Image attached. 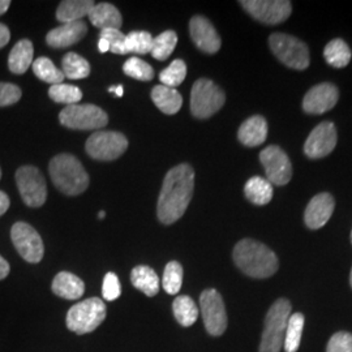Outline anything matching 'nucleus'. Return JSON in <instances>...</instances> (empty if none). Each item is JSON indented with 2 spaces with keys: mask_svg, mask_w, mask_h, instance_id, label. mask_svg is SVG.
Masks as SVG:
<instances>
[{
  "mask_svg": "<svg viewBox=\"0 0 352 352\" xmlns=\"http://www.w3.org/2000/svg\"><path fill=\"white\" fill-rule=\"evenodd\" d=\"M225 91L209 78L197 80L190 91V113L197 119H208L225 104Z\"/></svg>",
  "mask_w": 352,
  "mask_h": 352,
  "instance_id": "nucleus-6",
  "label": "nucleus"
},
{
  "mask_svg": "<svg viewBox=\"0 0 352 352\" xmlns=\"http://www.w3.org/2000/svg\"><path fill=\"white\" fill-rule=\"evenodd\" d=\"M63 74L71 80H82L90 75V64L76 52L65 54L62 62Z\"/></svg>",
  "mask_w": 352,
  "mask_h": 352,
  "instance_id": "nucleus-31",
  "label": "nucleus"
},
{
  "mask_svg": "<svg viewBox=\"0 0 352 352\" xmlns=\"http://www.w3.org/2000/svg\"><path fill=\"white\" fill-rule=\"evenodd\" d=\"M49 96L51 100L56 103H64L67 106H71V104H77L81 101L82 91L75 85L58 84V85H51V88L49 89Z\"/></svg>",
  "mask_w": 352,
  "mask_h": 352,
  "instance_id": "nucleus-34",
  "label": "nucleus"
},
{
  "mask_svg": "<svg viewBox=\"0 0 352 352\" xmlns=\"http://www.w3.org/2000/svg\"><path fill=\"white\" fill-rule=\"evenodd\" d=\"M334 206H336V202L331 195H329L327 192L316 195L305 209V213H304L305 225L311 230H318L325 226L334 212Z\"/></svg>",
  "mask_w": 352,
  "mask_h": 352,
  "instance_id": "nucleus-18",
  "label": "nucleus"
},
{
  "mask_svg": "<svg viewBox=\"0 0 352 352\" xmlns=\"http://www.w3.org/2000/svg\"><path fill=\"white\" fill-rule=\"evenodd\" d=\"M269 46L278 59L292 69L302 71L309 65L308 46L296 37L274 33L269 38Z\"/></svg>",
  "mask_w": 352,
  "mask_h": 352,
  "instance_id": "nucleus-7",
  "label": "nucleus"
},
{
  "mask_svg": "<svg viewBox=\"0 0 352 352\" xmlns=\"http://www.w3.org/2000/svg\"><path fill=\"white\" fill-rule=\"evenodd\" d=\"M153 39L154 38L151 37L149 32H145V30L131 32L126 36V52H133L140 55L149 54L153 47Z\"/></svg>",
  "mask_w": 352,
  "mask_h": 352,
  "instance_id": "nucleus-35",
  "label": "nucleus"
},
{
  "mask_svg": "<svg viewBox=\"0 0 352 352\" xmlns=\"http://www.w3.org/2000/svg\"><path fill=\"white\" fill-rule=\"evenodd\" d=\"M232 257L235 265L248 277L264 279L272 277L278 270L276 253L256 240H240L234 248Z\"/></svg>",
  "mask_w": 352,
  "mask_h": 352,
  "instance_id": "nucleus-2",
  "label": "nucleus"
},
{
  "mask_svg": "<svg viewBox=\"0 0 352 352\" xmlns=\"http://www.w3.org/2000/svg\"><path fill=\"white\" fill-rule=\"evenodd\" d=\"M351 241H352V232H351Z\"/></svg>",
  "mask_w": 352,
  "mask_h": 352,
  "instance_id": "nucleus-52",
  "label": "nucleus"
},
{
  "mask_svg": "<svg viewBox=\"0 0 352 352\" xmlns=\"http://www.w3.org/2000/svg\"><path fill=\"white\" fill-rule=\"evenodd\" d=\"M291 314V304L287 299H278L265 317L264 331L260 352H280L285 342V333Z\"/></svg>",
  "mask_w": 352,
  "mask_h": 352,
  "instance_id": "nucleus-4",
  "label": "nucleus"
},
{
  "mask_svg": "<svg viewBox=\"0 0 352 352\" xmlns=\"http://www.w3.org/2000/svg\"><path fill=\"white\" fill-rule=\"evenodd\" d=\"M177 43V36L174 30H166L153 39L151 55L157 60H166L174 52Z\"/></svg>",
  "mask_w": 352,
  "mask_h": 352,
  "instance_id": "nucleus-33",
  "label": "nucleus"
},
{
  "mask_svg": "<svg viewBox=\"0 0 352 352\" xmlns=\"http://www.w3.org/2000/svg\"><path fill=\"white\" fill-rule=\"evenodd\" d=\"M59 120L64 126L78 131L101 129L107 126L109 116L96 104H71L67 106L59 115Z\"/></svg>",
  "mask_w": 352,
  "mask_h": 352,
  "instance_id": "nucleus-8",
  "label": "nucleus"
},
{
  "mask_svg": "<svg viewBox=\"0 0 352 352\" xmlns=\"http://www.w3.org/2000/svg\"><path fill=\"white\" fill-rule=\"evenodd\" d=\"M10 272H11V266L8 264V261L0 256V280L8 277Z\"/></svg>",
  "mask_w": 352,
  "mask_h": 352,
  "instance_id": "nucleus-45",
  "label": "nucleus"
},
{
  "mask_svg": "<svg viewBox=\"0 0 352 352\" xmlns=\"http://www.w3.org/2000/svg\"><path fill=\"white\" fill-rule=\"evenodd\" d=\"M245 197L254 205H266L273 199V186L267 179L261 176H253L244 187Z\"/></svg>",
  "mask_w": 352,
  "mask_h": 352,
  "instance_id": "nucleus-27",
  "label": "nucleus"
},
{
  "mask_svg": "<svg viewBox=\"0 0 352 352\" xmlns=\"http://www.w3.org/2000/svg\"><path fill=\"white\" fill-rule=\"evenodd\" d=\"M96 6L91 0H64L56 11V20L62 24L81 21L82 17L89 16Z\"/></svg>",
  "mask_w": 352,
  "mask_h": 352,
  "instance_id": "nucleus-24",
  "label": "nucleus"
},
{
  "mask_svg": "<svg viewBox=\"0 0 352 352\" xmlns=\"http://www.w3.org/2000/svg\"><path fill=\"white\" fill-rule=\"evenodd\" d=\"M16 184L23 201L30 208L42 206L47 199L46 180L34 166H23L16 171Z\"/></svg>",
  "mask_w": 352,
  "mask_h": 352,
  "instance_id": "nucleus-10",
  "label": "nucleus"
},
{
  "mask_svg": "<svg viewBox=\"0 0 352 352\" xmlns=\"http://www.w3.org/2000/svg\"><path fill=\"white\" fill-rule=\"evenodd\" d=\"M324 56L327 64L334 68H343L351 60V50L343 39L330 41L324 50Z\"/></svg>",
  "mask_w": 352,
  "mask_h": 352,
  "instance_id": "nucleus-29",
  "label": "nucleus"
},
{
  "mask_svg": "<svg viewBox=\"0 0 352 352\" xmlns=\"http://www.w3.org/2000/svg\"><path fill=\"white\" fill-rule=\"evenodd\" d=\"M126 148V136L113 131H98L93 133L85 145L87 153L97 161H113L123 155Z\"/></svg>",
  "mask_w": 352,
  "mask_h": 352,
  "instance_id": "nucleus-9",
  "label": "nucleus"
},
{
  "mask_svg": "<svg viewBox=\"0 0 352 352\" xmlns=\"http://www.w3.org/2000/svg\"><path fill=\"white\" fill-rule=\"evenodd\" d=\"M100 38H103L109 42L110 51L113 54L126 55V36L120 32V29H103L100 33Z\"/></svg>",
  "mask_w": 352,
  "mask_h": 352,
  "instance_id": "nucleus-39",
  "label": "nucleus"
},
{
  "mask_svg": "<svg viewBox=\"0 0 352 352\" xmlns=\"http://www.w3.org/2000/svg\"><path fill=\"white\" fill-rule=\"evenodd\" d=\"M109 91H110V93H115V96H116V97H122V96H123V93H124V90H123V87H122V85H118V87H110V88H109Z\"/></svg>",
  "mask_w": 352,
  "mask_h": 352,
  "instance_id": "nucleus-48",
  "label": "nucleus"
},
{
  "mask_svg": "<svg viewBox=\"0 0 352 352\" xmlns=\"http://www.w3.org/2000/svg\"><path fill=\"white\" fill-rule=\"evenodd\" d=\"M327 352H352L351 333H336L327 343Z\"/></svg>",
  "mask_w": 352,
  "mask_h": 352,
  "instance_id": "nucleus-41",
  "label": "nucleus"
},
{
  "mask_svg": "<svg viewBox=\"0 0 352 352\" xmlns=\"http://www.w3.org/2000/svg\"><path fill=\"white\" fill-rule=\"evenodd\" d=\"M131 282L135 289L144 292L146 296L151 298L160 292V278L149 266H136L131 273Z\"/></svg>",
  "mask_w": 352,
  "mask_h": 352,
  "instance_id": "nucleus-26",
  "label": "nucleus"
},
{
  "mask_svg": "<svg viewBox=\"0 0 352 352\" xmlns=\"http://www.w3.org/2000/svg\"><path fill=\"white\" fill-rule=\"evenodd\" d=\"M10 205H11L10 197L7 196V193H4V192L0 190V217H1L3 214H6V212L10 209Z\"/></svg>",
  "mask_w": 352,
  "mask_h": 352,
  "instance_id": "nucleus-44",
  "label": "nucleus"
},
{
  "mask_svg": "<svg viewBox=\"0 0 352 352\" xmlns=\"http://www.w3.org/2000/svg\"><path fill=\"white\" fill-rule=\"evenodd\" d=\"M200 309L206 331L213 336H222L227 329L225 302L217 289H205L200 296Z\"/></svg>",
  "mask_w": 352,
  "mask_h": 352,
  "instance_id": "nucleus-11",
  "label": "nucleus"
},
{
  "mask_svg": "<svg viewBox=\"0 0 352 352\" xmlns=\"http://www.w3.org/2000/svg\"><path fill=\"white\" fill-rule=\"evenodd\" d=\"M87 32H88V26L84 21L63 24L47 33L46 42L54 49H65L80 42L87 36Z\"/></svg>",
  "mask_w": 352,
  "mask_h": 352,
  "instance_id": "nucleus-19",
  "label": "nucleus"
},
{
  "mask_svg": "<svg viewBox=\"0 0 352 352\" xmlns=\"http://www.w3.org/2000/svg\"><path fill=\"white\" fill-rule=\"evenodd\" d=\"M238 138L243 145L250 148H254L264 144L267 138V123L264 116L254 115L250 119H247L240 126Z\"/></svg>",
  "mask_w": 352,
  "mask_h": 352,
  "instance_id": "nucleus-21",
  "label": "nucleus"
},
{
  "mask_svg": "<svg viewBox=\"0 0 352 352\" xmlns=\"http://www.w3.org/2000/svg\"><path fill=\"white\" fill-rule=\"evenodd\" d=\"M102 295L107 302H113L122 295V287L119 278L115 273H107L102 285Z\"/></svg>",
  "mask_w": 352,
  "mask_h": 352,
  "instance_id": "nucleus-40",
  "label": "nucleus"
},
{
  "mask_svg": "<svg viewBox=\"0 0 352 352\" xmlns=\"http://www.w3.org/2000/svg\"><path fill=\"white\" fill-rule=\"evenodd\" d=\"M10 39H11V32H10L8 26L0 24V49H3L6 45H8Z\"/></svg>",
  "mask_w": 352,
  "mask_h": 352,
  "instance_id": "nucleus-43",
  "label": "nucleus"
},
{
  "mask_svg": "<svg viewBox=\"0 0 352 352\" xmlns=\"http://www.w3.org/2000/svg\"><path fill=\"white\" fill-rule=\"evenodd\" d=\"M337 129L334 123L322 122L311 132L304 144V153L311 160H320L329 155L337 145Z\"/></svg>",
  "mask_w": 352,
  "mask_h": 352,
  "instance_id": "nucleus-15",
  "label": "nucleus"
},
{
  "mask_svg": "<svg viewBox=\"0 0 352 352\" xmlns=\"http://www.w3.org/2000/svg\"><path fill=\"white\" fill-rule=\"evenodd\" d=\"M350 285H351V287H352V269H351V274H350Z\"/></svg>",
  "mask_w": 352,
  "mask_h": 352,
  "instance_id": "nucleus-50",
  "label": "nucleus"
},
{
  "mask_svg": "<svg viewBox=\"0 0 352 352\" xmlns=\"http://www.w3.org/2000/svg\"><path fill=\"white\" fill-rule=\"evenodd\" d=\"M89 20L98 29H120L123 19L119 10L110 3L96 4L89 13Z\"/></svg>",
  "mask_w": 352,
  "mask_h": 352,
  "instance_id": "nucleus-23",
  "label": "nucleus"
},
{
  "mask_svg": "<svg viewBox=\"0 0 352 352\" xmlns=\"http://www.w3.org/2000/svg\"><path fill=\"white\" fill-rule=\"evenodd\" d=\"M123 71L126 76L140 80V81H151L154 78V71H153L151 64L144 62L140 58L128 59L123 65Z\"/></svg>",
  "mask_w": 352,
  "mask_h": 352,
  "instance_id": "nucleus-38",
  "label": "nucleus"
},
{
  "mask_svg": "<svg viewBox=\"0 0 352 352\" xmlns=\"http://www.w3.org/2000/svg\"><path fill=\"white\" fill-rule=\"evenodd\" d=\"M52 292L67 300H77L85 292V283L82 279L69 273V272H60L52 280Z\"/></svg>",
  "mask_w": 352,
  "mask_h": 352,
  "instance_id": "nucleus-20",
  "label": "nucleus"
},
{
  "mask_svg": "<svg viewBox=\"0 0 352 352\" xmlns=\"http://www.w3.org/2000/svg\"><path fill=\"white\" fill-rule=\"evenodd\" d=\"M189 33L193 43L206 54H215L221 49L222 41L213 24L204 16H193L189 21Z\"/></svg>",
  "mask_w": 352,
  "mask_h": 352,
  "instance_id": "nucleus-17",
  "label": "nucleus"
},
{
  "mask_svg": "<svg viewBox=\"0 0 352 352\" xmlns=\"http://www.w3.org/2000/svg\"><path fill=\"white\" fill-rule=\"evenodd\" d=\"M106 304L100 298H89L77 302L67 314L68 330L78 336L93 333L106 318Z\"/></svg>",
  "mask_w": 352,
  "mask_h": 352,
  "instance_id": "nucleus-5",
  "label": "nucleus"
},
{
  "mask_svg": "<svg viewBox=\"0 0 352 352\" xmlns=\"http://www.w3.org/2000/svg\"><path fill=\"white\" fill-rule=\"evenodd\" d=\"M11 239L20 256L30 264L42 261L45 245L37 231L25 222H17L11 228Z\"/></svg>",
  "mask_w": 352,
  "mask_h": 352,
  "instance_id": "nucleus-12",
  "label": "nucleus"
},
{
  "mask_svg": "<svg viewBox=\"0 0 352 352\" xmlns=\"http://www.w3.org/2000/svg\"><path fill=\"white\" fill-rule=\"evenodd\" d=\"M260 161L264 166L266 177L273 186H285L291 180L292 166L285 151L277 145H270L260 153Z\"/></svg>",
  "mask_w": 352,
  "mask_h": 352,
  "instance_id": "nucleus-14",
  "label": "nucleus"
},
{
  "mask_svg": "<svg viewBox=\"0 0 352 352\" xmlns=\"http://www.w3.org/2000/svg\"><path fill=\"white\" fill-rule=\"evenodd\" d=\"M338 98L337 87L330 82H322L308 90L302 100V110L314 115L327 113L337 104Z\"/></svg>",
  "mask_w": 352,
  "mask_h": 352,
  "instance_id": "nucleus-16",
  "label": "nucleus"
},
{
  "mask_svg": "<svg viewBox=\"0 0 352 352\" xmlns=\"http://www.w3.org/2000/svg\"><path fill=\"white\" fill-rule=\"evenodd\" d=\"M173 312L176 321L184 327H192L199 318V308L193 299L187 295L176 298L173 302Z\"/></svg>",
  "mask_w": 352,
  "mask_h": 352,
  "instance_id": "nucleus-28",
  "label": "nucleus"
},
{
  "mask_svg": "<svg viewBox=\"0 0 352 352\" xmlns=\"http://www.w3.org/2000/svg\"><path fill=\"white\" fill-rule=\"evenodd\" d=\"M34 58V47L29 39L19 41L8 56V67L10 71L14 75H24L26 71L33 64Z\"/></svg>",
  "mask_w": 352,
  "mask_h": 352,
  "instance_id": "nucleus-22",
  "label": "nucleus"
},
{
  "mask_svg": "<svg viewBox=\"0 0 352 352\" xmlns=\"http://www.w3.org/2000/svg\"><path fill=\"white\" fill-rule=\"evenodd\" d=\"M151 100L154 104L166 115L179 113L183 104V98L176 89L164 85H157L151 90Z\"/></svg>",
  "mask_w": 352,
  "mask_h": 352,
  "instance_id": "nucleus-25",
  "label": "nucleus"
},
{
  "mask_svg": "<svg viewBox=\"0 0 352 352\" xmlns=\"http://www.w3.org/2000/svg\"><path fill=\"white\" fill-rule=\"evenodd\" d=\"M33 72L37 76L39 80L51 84V85H58V84H63L64 76L63 71H60L59 68H56V65L51 62L49 58H37L33 64H32Z\"/></svg>",
  "mask_w": 352,
  "mask_h": 352,
  "instance_id": "nucleus-30",
  "label": "nucleus"
},
{
  "mask_svg": "<svg viewBox=\"0 0 352 352\" xmlns=\"http://www.w3.org/2000/svg\"><path fill=\"white\" fill-rule=\"evenodd\" d=\"M239 3L253 19L267 25L286 21L292 11V4L287 0H241Z\"/></svg>",
  "mask_w": 352,
  "mask_h": 352,
  "instance_id": "nucleus-13",
  "label": "nucleus"
},
{
  "mask_svg": "<svg viewBox=\"0 0 352 352\" xmlns=\"http://www.w3.org/2000/svg\"><path fill=\"white\" fill-rule=\"evenodd\" d=\"M98 50H100V52H102V54L110 51V45H109V42H107L106 39L100 38V41H98Z\"/></svg>",
  "mask_w": 352,
  "mask_h": 352,
  "instance_id": "nucleus-46",
  "label": "nucleus"
},
{
  "mask_svg": "<svg viewBox=\"0 0 352 352\" xmlns=\"http://www.w3.org/2000/svg\"><path fill=\"white\" fill-rule=\"evenodd\" d=\"M186 76H187V65L182 59H176L161 72L160 75L161 85L175 89L184 81Z\"/></svg>",
  "mask_w": 352,
  "mask_h": 352,
  "instance_id": "nucleus-36",
  "label": "nucleus"
},
{
  "mask_svg": "<svg viewBox=\"0 0 352 352\" xmlns=\"http://www.w3.org/2000/svg\"><path fill=\"white\" fill-rule=\"evenodd\" d=\"M104 212H100V213H98V218H100V219H103V218H104Z\"/></svg>",
  "mask_w": 352,
  "mask_h": 352,
  "instance_id": "nucleus-49",
  "label": "nucleus"
},
{
  "mask_svg": "<svg viewBox=\"0 0 352 352\" xmlns=\"http://www.w3.org/2000/svg\"><path fill=\"white\" fill-rule=\"evenodd\" d=\"M164 289L170 295H176L183 285V266L177 261H171L164 267Z\"/></svg>",
  "mask_w": 352,
  "mask_h": 352,
  "instance_id": "nucleus-37",
  "label": "nucleus"
},
{
  "mask_svg": "<svg viewBox=\"0 0 352 352\" xmlns=\"http://www.w3.org/2000/svg\"><path fill=\"white\" fill-rule=\"evenodd\" d=\"M0 179H1V168H0Z\"/></svg>",
  "mask_w": 352,
  "mask_h": 352,
  "instance_id": "nucleus-51",
  "label": "nucleus"
},
{
  "mask_svg": "<svg viewBox=\"0 0 352 352\" xmlns=\"http://www.w3.org/2000/svg\"><path fill=\"white\" fill-rule=\"evenodd\" d=\"M10 6H11V1H10V0H0V16L8 11Z\"/></svg>",
  "mask_w": 352,
  "mask_h": 352,
  "instance_id": "nucleus-47",
  "label": "nucleus"
},
{
  "mask_svg": "<svg viewBox=\"0 0 352 352\" xmlns=\"http://www.w3.org/2000/svg\"><path fill=\"white\" fill-rule=\"evenodd\" d=\"M50 176L54 186L68 196H78L89 186V175L72 154H59L51 160Z\"/></svg>",
  "mask_w": 352,
  "mask_h": 352,
  "instance_id": "nucleus-3",
  "label": "nucleus"
},
{
  "mask_svg": "<svg viewBox=\"0 0 352 352\" xmlns=\"http://www.w3.org/2000/svg\"><path fill=\"white\" fill-rule=\"evenodd\" d=\"M21 89L11 82H0V107L11 106L20 101Z\"/></svg>",
  "mask_w": 352,
  "mask_h": 352,
  "instance_id": "nucleus-42",
  "label": "nucleus"
},
{
  "mask_svg": "<svg viewBox=\"0 0 352 352\" xmlns=\"http://www.w3.org/2000/svg\"><path fill=\"white\" fill-rule=\"evenodd\" d=\"M302 329H304V316L302 314H294L289 316L286 333H285V342H283L285 351H298L302 340Z\"/></svg>",
  "mask_w": 352,
  "mask_h": 352,
  "instance_id": "nucleus-32",
  "label": "nucleus"
},
{
  "mask_svg": "<svg viewBox=\"0 0 352 352\" xmlns=\"http://www.w3.org/2000/svg\"><path fill=\"white\" fill-rule=\"evenodd\" d=\"M195 189V171L188 164H177L164 177L157 205L158 219L173 225L188 208Z\"/></svg>",
  "mask_w": 352,
  "mask_h": 352,
  "instance_id": "nucleus-1",
  "label": "nucleus"
}]
</instances>
